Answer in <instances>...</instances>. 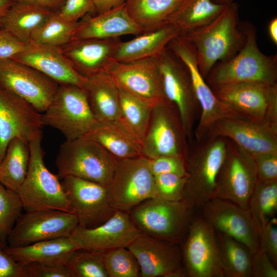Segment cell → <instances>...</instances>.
Here are the masks:
<instances>
[{
  "mask_svg": "<svg viewBox=\"0 0 277 277\" xmlns=\"http://www.w3.org/2000/svg\"><path fill=\"white\" fill-rule=\"evenodd\" d=\"M184 35L195 48L199 68L206 79L216 64L232 58L245 43L238 5L227 4L210 23Z\"/></svg>",
  "mask_w": 277,
  "mask_h": 277,
  "instance_id": "obj_1",
  "label": "cell"
},
{
  "mask_svg": "<svg viewBox=\"0 0 277 277\" xmlns=\"http://www.w3.org/2000/svg\"><path fill=\"white\" fill-rule=\"evenodd\" d=\"M241 25L245 43L234 57L213 67L205 79L210 88L240 83L277 84L276 54L268 55L260 50L253 24L245 22Z\"/></svg>",
  "mask_w": 277,
  "mask_h": 277,
  "instance_id": "obj_2",
  "label": "cell"
},
{
  "mask_svg": "<svg viewBox=\"0 0 277 277\" xmlns=\"http://www.w3.org/2000/svg\"><path fill=\"white\" fill-rule=\"evenodd\" d=\"M229 140L207 137L189 143L185 160L186 170L184 199L197 209L213 197L216 181L224 162Z\"/></svg>",
  "mask_w": 277,
  "mask_h": 277,
  "instance_id": "obj_3",
  "label": "cell"
},
{
  "mask_svg": "<svg viewBox=\"0 0 277 277\" xmlns=\"http://www.w3.org/2000/svg\"><path fill=\"white\" fill-rule=\"evenodd\" d=\"M196 210L186 199L172 201L156 196L143 201L129 214L142 234L179 244L185 239Z\"/></svg>",
  "mask_w": 277,
  "mask_h": 277,
  "instance_id": "obj_4",
  "label": "cell"
},
{
  "mask_svg": "<svg viewBox=\"0 0 277 277\" xmlns=\"http://www.w3.org/2000/svg\"><path fill=\"white\" fill-rule=\"evenodd\" d=\"M42 140L41 134L29 141L28 171L17 191L24 210H56L73 213L59 177L45 164Z\"/></svg>",
  "mask_w": 277,
  "mask_h": 277,
  "instance_id": "obj_5",
  "label": "cell"
},
{
  "mask_svg": "<svg viewBox=\"0 0 277 277\" xmlns=\"http://www.w3.org/2000/svg\"><path fill=\"white\" fill-rule=\"evenodd\" d=\"M117 161L97 142L82 137L61 145L55 166L59 178L73 176L107 187Z\"/></svg>",
  "mask_w": 277,
  "mask_h": 277,
  "instance_id": "obj_6",
  "label": "cell"
},
{
  "mask_svg": "<svg viewBox=\"0 0 277 277\" xmlns=\"http://www.w3.org/2000/svg\"><path fill=\"white\" fill-rule=\"evenodd\" d=\"M167 48L187 68L200 105V116L193 133L195 141L207 137L217 121L227 117L241 118L215 96L199 70L194 46L184 35L180 34L174 37Z\"/></svg>",
  "mask_w": 277,
  "mask_h": 277,
  "instance_id": "obj_7",
  "label": "cell"
},
{
  "mask_svg": "<svg viewBox=\"0 0 277 277\" xmlns=\"http://www.w3.org/2000/svg\"><path fill=\"white\" fill-rule=\"evenodd\" d=\"M43 126L60 131L66 140L84 136L99 124L91 111L83 88L59 85L51 102L42 113Z\"/></svg>",
  "mask_w": 277,
  "mask_h": 277,
  "instance_id": "obj_8",
  "label": "cell"
},
{
  "mask_svg": "<svg viewBox=\"0 0 277 277\" xmlns=\"http://www.w3.org/2000/svg\"><path fill=\"white\" fill-rule=\"evenodd\" d=\"M106 187L112 207L128 213L143 201L157 196L154 175L144 156L118 160Z\"/></svg>",
  "mask_w": 277,
  "mask_h": 277,
  "instance_id": "obj_9",
  "label": "cell"
},
{
  "mask_svg": "<svg viewBox=\"0 0 277 277\" xmlns=\"http://www.w3.org/2000/svg\"><path fill=\"white\" fill-rule=\"evenodd\" d=\"M211 88L241 118L277 126V84L240 83Z\"/></svg>",
  "mask_w": 277,
  "mask_h": 277,
  "instance_id": "obj_10",
  "label": "cell"
},
{
  "mask_svg": "<svg viewBox=\"0 0 277 277\" xmlns=\"http://www.w3.org/2000/svg\"><path fill=\"white\" fill-rule=\"evenodd\" d=\"M162 90L166 101L176 108L189 143L194 140V127L200 116L189 72L181 61L167 48L158 56Z\"/></svg>",
  "mask_w": 277,
  "mask_h": 277,
  "instance_id": "obj_11",
  "label": "cell"
},
{
  "mask_svg": "<svg viewBox=\"0 0 277 277\" xmlns=\"http://www.w3.org/2000/svg\"><path fill=\"white\" fill-rule=\"evenodd\" d=\"M258 181L252 156L229 140L226 154L217 177L213 197L230 201L248 209Z\"/></svg>",
  "mask_w": 277,
  "mask_h": 277,
  "instance_id": "obj_12",
  "label": "cell"
},
{
  "mask_svg": "<svg viewBox=\"0 0 277 277\" xmlns=\"http://www.w3.org/2000/svg\"><path fill=\"white\" fill-rule=\"evenodd\" d=\"M142 146L143 155L148 159L172 155L185 160L189 142L173 104L164 100L153 107Z\"/></svg>",
  "mask_w": 277,
  "mask_h": 277,
  "instance_id": "obj_13",
  "label": "cell"
},
{
  "mask_svg": "<svg viewBox=\"0 0 277 277\" xmlns=\"http://www.w3.org/2000/svg\"><path fill=\"white\" fill-rule=\"evenodd\" d=\"M183 241L182 262L188 276L224 277L215 231L202 215L194 216Z\"/></svg>",
  "mask_w": 277,
  "mask_h": 277,
  "instance_id": "obj_14",
  "label": "cell"
},
{
  "mask_svg": "<svg viewBox=\"0 0 277 277\" xmlns=\"http://www.w3.org/2000/svg\"><path fill=\"white\" fill-rule=\"evenodd\" d=\"M59 85L35 69L9 58L0 60V87L25 100L42 113Z\"/></svg>",
  "mask_w": 277,
  "mask_h": 277,
  "instance_id": "obj_15",
  "label": "cell"
},
{
  "mask_svg": "<svg viewBox=\"0 0 277 277\" xmlns=\"http://www.w3.org/2000/svg\"><path fill=\"white\" fill-rule=\"evenodd\" d=\"M105 71L120 89L152 107L166 100L162 88L158 56L128 62L112 60Z\"/></svg>",
  "mask_w": 277,
  "mask_h": 277,
  "instance_id": "obj_16",
  "label": "cell"
},
{
  "mask_svg": "<svg viewBox=\"0 0 277 277\" xmlns=\"http://www.w3.org/2000/svg\"><path fill=\"white\" fill-rule=\"evenodd\" d=\"M78 226L75 215L61 210L26 211L17 220L7 240L10 247L70 236Z\"/></svg>",
  "mask_w": 277,
  "mask_h": 277,
  "instance_id": "obj_17",
  "label": "cell"
},
{
  "mask_svg": "<svg viewBox=\"0 0 277 277\" xmlns=\"http://www.w3.org/2000/svg\"><path fill=\"white\" fill-rule=\"evenodd\" d=\"M62 179L63 188L78 226L96 227L115 212L109 201L106 186L73 176Z\"/></svg>",
  "mask_w": 277,
  "mask_h": 277,
  "instance_id": "obj_18",
  "label": "cell"
},
{
  "mask_svg": "<svg viewBox=\"0 0 277 277\" xmlns=\"http://www.w3.org/2000/svg\"><path fill=\"white\" fill-rule=\"evenodd\" d=\"M200 209L202 216L215 231L243 244L251 254L260 248L258 230L248 209L215 197L209 200Z\"/></svg>",
  "mask_w": 277,
  "mask_h": 277,
  "instance_id": "obj_19",
  "label": "cell"
},
{
  "mask_svg": "<svg viewBox=\"0 0 277 277\" xmlns=\"http://www.w3.org/2000/svg\"><path fill=\"white\" fill-rule=\"evenodd\" d=\"M135 257L142 277H185L177 244L142 234L127 247Z\"/></svg>",
  "mask_w": 277,
  "mask_h": 277,
  "instance_id": "obj_20",
  "label": "cell"
},
{
  "mask_svg": "<svg viewBox=\"0 0 277 277\" xmlns=\"http://www.w3.org/2000/svg\"><path fill=\"white\" fill-rule=\"evenodd\" d=\"M42 113L31 104L0 87V161L10 141H29L42 134Z\"/></svg>",
  "mask_w": 277,
  "mask_h": 277,
  "instance_id": "obj_21",
  "label": "cell"
},
{
  "mask_svg": "<svg viewBox=\"0 0 277 277\" xmlns=\"http://www.w3.org/2000/svg\"><path fill=\"white\" fill-rule=\"evenodd\" d=\"M142 234L128 213L116 210L110 218L96 227L87 228L78 225L70 236L78 249L104 253L128 247Z\"/></svg>",
  "mask_w": 277,
  "mask_h": 277,
  "instance_id": "obj_22",
  "label": "cell"
},
{
  "mask_svg": "<svg viewBox=\"0 0 277 277\" xmlns=\"http://www.w3.org/2000/svg\"><path fill=\"white\" fill-rule=\"evenodd\" d=\"M229 139L251 155L277 153V126L241 118L227 117L215 123L207 137Z\"/></svg>",
  "mask_w": 277,
  "mask_h": 277,
  "instance_id": "obj_23",
  "label": "cell"
},
{
  "mask_svg": "<svg viewBox=\"0 0 277 277\" xmlns=\"http://www.w3.org/2000/svg\"><path fill=\"white\" fill-rule=\"evenodd\" d=\"M11 59L35 69L58 85H71L83 88L86 80L74 69L60 47L30 41L23 52Z\"/></svg>",
  "mask_w": 277,
  "mask_h": 277,
  "instance_id": "obj_24",
  "label": "cell"
},
{
  "mask_svg": "<svg viewBox=\"0 0 277 277\" xmlns=\"http://www.w3.org/2000/svg\"><path fill=\"white\" fill-rule=\"evenodd\" d=\"M121 41L120 37L75 39L60 48L74 69L87 78L106 70Z\"/></svg>",
  "mask_w": 277,
  "mask_h": 277,
  "instance_id": "obj_25",
  "label": "cell"
},
{
  "mask_svg": "<svg viewBox=\"0 0 277 277\" xmlns=\"http://www.w3.org/2000/svg\"><path fill=\"white\" fill-rule=\"evenodd\" d=\"M143 32L129 16L124 4L102 13L85 15L78 21L72 39L118 38Z\"/></svg>",
  "mask_w": 277,
  "mask_h": 277,
  "instance_id": "obj_26",
  "label": "cell"
},
{
  "mask_svg": "<svg viewBox=\"0 0 277 277\" xmlns=\"http://www.w3.org/2000/svg\"><path fill=\"white\" fill-rule=\"evenodd\" d=\"M83 88L91 111L99 122L121 119L119 89L106 71L86 78Z\"/></svg>",
  "mask_w": 277,
  "mask_h": 277,
  "instance_id": "obj_27",
  "label": "cell"
},
{
  "mask_svg": "<svg viewBox=\"0 0 277 277\" xmlns=\"http://www.w3.org/2000/svg\"><path fill=\"white\" fill-rule=\"evenodd\" d=\"M180 34L169 24L144 31L132 39L121 41L115 49L113 60L128 62L157 57L167 48L170 42Z\"/></svg>",
  "mask_w": 277,
  "mask_h": 277,
  "instance_id": "obj_28",
  "label": "cell"
},
{
  "mask_svg": "<svg viewBox=\"0 0 277 277\" xmlns=\"http://www.w3.org/2000/svg\"><path fill=\"white\" fill-rule=\"evenodd\" d=\"M83 137L97 142L118 160L144 156L142 142L120 120L100 122Z\"/></svg>",
  "mask_w": 277,
  "mask_h": 277,
  "instance_id": "obj_29",
  "label": "cell"
},
{
  "mask_svg": "<svg viewBox=\"0 0 277 277\" xmlns=\"http://www.w3.org/2000/svg\"><path fill=\"white\" fill-rule=\"evenodd\" d=\"M76 249L70 236H66L22 246H7L5 251L22 265L32 263L65 264L70 254Z\"/></svg>",
  "mask_w": 277,
  "mask_h": 277,
  "instance_id": "obj_30",
  "label": "cell"
},
{
  "mask_svg": "<svg viewBox=\"0 0 277 277\" xmlns=\"http://www.w3.org/2000/svg\"><path fill=\"white\" fill-rule=\"evenodd\" d=\"M226 5L211 0H184L170 16L167 24L180 34L186 35L210 23Z\"/></svg>",
  "mask_w": 277,
  "mask_h": 277,
  "instance_id": "obj_31",
  "label": "cell"
},
{
  "mask_svg": "<svg viewBox=\"0 0 277 277\" xmlns=\"http://www.w3.org/2000/svg\"><path fill=\"white\" fill-rule=\"evenodd\" d=\"M184 0H127L126 10L144 31L166 25L174 11Z\"/></svg>",
  "mask_w": 277,
  "mask_h": 277,
  "instance_id": "obj_32",
  "label": "cell"
},
{
  "mask_svg": "<svg viewBox=\"0 0 277 277\" xmlns=\"http://www.w3.org/2000/svg\"><path fill=\"white\" fill-rule=\"evenodd\" d=\"M29 159V141L21 137L11 140L0 161V183L17 192L26 177Z\"/></svg>",
  "mask_w": 277,
  "mask_h": 277,
  "instance_id": "obj_33",
  "label": "cell"
},
{
  "mask_svg": "<svg viewBox=\"0 0 277 277\" xmlns=\"http://www.w3.org/2000/svg\"><path fill=\"white\" fill-rule=\"evenodd\" d=\"M53 12L31 4L14 3L4 18L2 28L28 43L33 32Z\"/></svg>",
  "mask_w": 277,
  "mask_h": 277,
  "instance_id": "obj_34",
  "label": "cell"
},
{
  "mask_svg": "<svg viewBox=\"0 0 277 277\" xmlns=\"http://www.w3.org/2000/svg\"><path fill=\"white\" fill-rule=\"evenodd\" d=\"M215 232L224 277H252L249 249L228 235Z\"/></svg>",
  "mask_w": 277,
  "mask_h": 277,
  "instance_id": "obj_35",
  "label": "cell"
},
{
  "mask_svg": "<svg viewBox=\"0 0 277 277\" xmlns=\"http://www.w3.org/2000/svg\"><path fill=\"white\" fill-rule=\"evenodd\" d=\"M248 209L259 231L277 210V179L258 181Z\"/></svg>",
  "mask_w": 277,
  "mask_h": 277,
  "instance_id": "obj_36",
  "label": "cell"
},
{
  "mask_svg": "<svg viewBox=\"0 0 277 277\" xmlns=\"http://www.w3.org/2000/svg\"><path fill=\"white\" fill-rule=\"evenodd\" d=\"M119 93L121 112L120 121L142 143L153 107L120 89Z\"/></svg>",
  "mask_w": 277,
  "mask_h": 277,
  "instance_id": "obj_37",
  "label": "cell"
},
{
  "mask_svg": "<svg viewBox=\"0 0 277 277\" xmlns=\"http://www.w3.org/2000/svg\"><path fill=\"white\" fill-rule=\"evenodd\" d=\"M78 22H68L59 15L57 11L53 12L33 32L30 41L60 47L72 39Z\"/></svg>",
  "mask_w": 277,
  "mask_h": 277,
  "instance_id": "obj_38",
  "label": "cell"
},
{
  "mask_svg": "<svg viewBox=\"0 0 277 277\" xmlns=\"http://www.w3.org/2000/svg\"><path fill=\"white\" fill-rule=\"evenodd\" d=\"M65 265L74 277H108L103 253L78 248L71 252Z\"/></svg>",
  "mask_w": 277,
  "mask_h": 277,
  "instance_id": "obj_39",
  "label": "cell"
},
{
  "mask_svg": "<svg viewBox=\"0 0 277 277\" xmlns=\"http://www.w3.org/2000/svg\"><path fill=\"white\" fill-rule=\"evenodd\" d=\"M103 260L108 277H138V263L127 247H121L103 253Z\"/></svg>",
  "mask_w": 277,
  "mask_h": 277,
  "instance_id": "obj_40",
  "label": "cell"
},
{
  "mask_svg": "<svg viewBox=\"0 0 277 277\" xmlns=\"http://www.w3.org/2000/svg\"><path fill=\"white\" fill-rule=\"evenodd\" d=\"M23 210L17 192L0 183V241L7 244L8 236Z\"/></svg>",
  "mask_w": 277,
  "mask_h": 277,
  "instance_id": "obj_41",
  "label": "cell"
},
{
  "mask_svg": "<svg viewBox=\"0 0 277 277\" xmlns=\"http://www.w3.org/2000/svg\"><path fill=\"white\" fill-rule=\"evenodd\" d=\"M157 196L177 201L184 199L186 176L173 173H162L154 175Z\"/></svg>",
  "mask_w": 277,
  "mask_h": 277,
  "instance_id": "obj_42",
  "label": "cell"
},
{
  "mask_svg": "<svg viewBox=\"0 0 277 277\" xmlns=\"http://www.w3.org/2000/svg\"><path fill=\"white\" fill-rule=\"evenodd\" d=\"M57 12L61 17L71 23H77L87 14H96L92 0H65Z\"/></svg>",
  "mask_w": 277,
  "mask_h": 277,
  "instance_id": "obj_43",
  "label": "cell"
},
{
  "mask_svg": "<svg viewBox=\"0 0 277 277\" xmlns=\"http://www.w3.org/2000/svg\"><path fill=\"white\" fill-rule=\"evenodd\" d=\"M277 220L274 216L259 230L260 247L277 266Z\"/></svg>",
  "mask_w": 277,
  "mask_h": 277,
  "instance_id": "obj_44",
  "label": "cell"
},
{
  "mask_svg": "<svg viewBox=\"0 0 277 277\" xmlns=\"http://www.w3.org/2000/svg\"><path fill=\"white\" fill-rule=\"evenodd\" d=\"M22 266L25 277H74L65 264L32 263Z\"/></svg>",
  "mask_w": 277,
  "mask_h": 277,
  "instance_id": "obj_45",
  "label": "cell"
},
{
  "mask_svg": "<svg viewBox=\"0 0 277 277\" xmlns=\"http://www.w3.org/2000/svg\"><path fill=\"white\" fill-rule=\"evenodd\" d=\"M150 169L154 175L162 173H173L186 176L185 160L176 156L163 155L149 159Z\"/></svg>",
  "mask_w": 277,
  "mask_h": 277,
  "instance_id": "obj_46",
  "label": "cell"
},
{
  "mask_svg": "<svg viewBox=\"0 0 277 277\" xmlns=\"http://www.w3.org/2000/svg\"><path fill=\"white\" fill-rule=\"evenodd\" d=\"M252 277H277L276 266L261 248L251 255Z\"/></svg>",
  "mask_w": 277,
  "mask_h": 277,
  "instance_id": "obj_47",
  "label": "cell"
},
{
  "mask_svg": "<svg viewBox=\"0 0 277 277\" xmlns=\"http://www.w3.org/2000/svg\"><path fill=\"white\" fill-rule=\"evenodd\" d=\"M251 155L256 165L259 180L277 179V153H264Z\"/></svg>",
  "mask_w": 277,
  "mask_h": 277,
  "instance_id": "obj_48",
  "label": "cell"
},
{
  "mask_svg": "<svg viewBox=\"0 0 277 277\" xmlns=\"http://www.w3.org/2000/svg\"><path fill=\"white\" fill-rule=\"evenodd\" d=\"M27 43L18 39L7 29L0 28V60L12 58L23 52Z\"/></svg>",
  "mask_w": 277,
  "mask_h": 277,
  "instance_id": "obj_49",
  "label": "cell"
},
{
  "mask_svg": "<svg viewBox=\"0 0 277 277\" xmlns=\"http://www.w3.org/2000/svg\"><path fill=\"white\" fill-rule=\"evenodd\" d=\"M6 246L0 241V277H25L23 266L6 252Z\"/></svg>",
  "mask_w": 277,
  "mask_h": 277,
  "instance_id": "obj_50",
  "label": "cell"
},
{
  "mask_svg": "<svg viewBox=\"0 0 277 277\" xmlns=\"http://www.w3.org/2000/svg\"><path fill=\"white\" fill-rule=\"evenodd\" d=\"M65 0H12L14 3H22L39 6L52 11H58Z\"/></svg>",
  "mask_w": 277,
  "mask_h": 277,
  "instance_id": "obj_51",
  "label": "cell"
},
{
  "mask_svg": "<svg viewBox=\"0 0 277 277\" xmlns=\"http://www.w3.org/2000/svg\"><path fill=\"white\" fill-rule=\"evenodd\" d=\"M127 0H92L96 14H100L125 4Z\"/></svg>",
  "mask_w": 277,
  "mask_h": 277,
  "instance_id": "obj_52",
  "label": "cell"
},
{
  "mask_svg": "<svg viewBox=\"0 0 277 277\" xmlns=\"http://www.w3.org/2000/svg\"><path fill=\"white\" fill-rule=\"evenodd\" d=\"M13 4L12 0H0V28H2L4 18Z\"/></svg>",
  "mask_w": 277,
  "mask_h": 277,
  "instance_id": "obj_53",
  "label": "cell"
},
{
  "mask_svg": "<svg viewBox=\"0 0 277 277\" xmlns=\"http://www.w3.org/2000/svg\"><path fill=\"white\" fill-rule=\"evenodd\" d=\"M268 31L270 38L275 44H277V18H273L269 23Z\"/></svg>",
  "mask_w": 277,
  "mask_h": 277,
  "instance_id": "obj_54",
  "label": "cell"
},
{
  "mask_svg": "<svg viewBox=\"0 0 277 277\" xmlns=\"http://www.w3.org/2000/svg\"><path fill=\"white\" fill-rule=\"evenodd\" d=\"M213 2L223 5H227L233 2L234 0H211Z\"/></svg>",
  "mask_w": 277,
  "mask_h": 277,
  "instance_id": "obj_55",
  "label": "cell"
}]
</instances>
